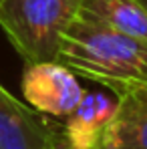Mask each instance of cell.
<instances>
[{
	"label": "cell",
	"mask_w": 147,
	"mask_h": 149,
	"mask_svg": "<svg viewBox=\"0 0 147 149\" xmlns=\"http://www.w3.org/2000/svg\"><path fill=\"white\" fill-rule=\"evenodd\" d=\"M56 61L115 95L147 85L145 42L83 14L63 32Z\"/></svg>",
	"instance_id": "6da1fadb"
},
{
	"label": "cell",
	"mask_w": 147,
	"mask_h": 149,
	"mask_svg": "<svg viewBox=\"0 0 147 149\" xmlns=\"http://www.w3.org/2000/svg\"><path fill=\"white\" fill-rule=\"evenodd\" d=\"M81 0H0V30L26 65L56 61Z\"/></svg>",
	"instance_id": "7a4b0ae2"
},
{
	"label": "cell",
	"mask_w": 147,
	"mask_h": 149,
	"mask_svg": "<svg viewBox=\"0 0 147 149\" xmlns=\"http://www.w3.org/2000/svg\"><path fill=\"white\" fill-rule=\"evenodd\" d=\"M22 95L26 103L38 113L67 119L83 99L85 89L73 71L59 61L26 65L22 74Z\"/></svg>",
	"instance_id": "3957f363"
},
{
	"label": "cell",
	"mask_w": 147,
	"mask_h": 149,
	"mask_svg": "<svg viewBox=\"0 0 147 149\" xmlns=\"http://www.w3.org/2000/svg\"><path fill=\"white\" fill-rule=\"evenodd\" d=\"M0 149H65L61 131L0 83Z\"/></svg>",
	"instance_id": "277c9868"
},
{
	"label": "cell",
	"mask_w": 147,
	"mask_h": 149,
	"mask_svg": "<svg viewBox=\"0 0 147 149\" xmlns=\"http://www.w3.org/2000/svg\"><path fill=\"white\" fill-rule=\"evenodd\" d=\"M119 97L109 91H85L61 131L65 149H97L99 139L111 121Z\"/></svg>",
	"instance_id": "5b68a950"
},
{
	"label": "cell",
	"mask_w": 147,
	"mask_h": 149,
	"mask_svg": "<svg viewBox=\"0 0 147 149\" xmlns=\"http://www.w3.org/2000/svg\"><path fill=\"white\" fill-rule=\"evenodd\" d=\"M117 97V109L97 149H147V85L131 87Z\"/></svg>",
	"instance_id": "8992f818"
},
{
	"label": "cell",
	"mask_w": 147,
	"mask_h": 149,
	"mask_svg": "<svg viewBox=\"0 0 147 149\" xmlns=\"http://www.w3.org/2000/svg\"><path fill=\"white\" fill-rule=\"evenodd\" d=\"M79 14L101 20L147 45V8L141 0H81Z\"/></svg>",
	"instance_id": "52a82bcc"
},
{
	"label": "cell",
	"mask_w": 147,
	"mask_h": 149,
	"mask_svg": "<svg viewBox=\"0 0 147 149\" xmlns=\"http://www.w3.org/2000/svg\"><path fill=\"white\" fill-rule=\"evenodd\" d=\"M141 4H143V6H145V8H147V0H141Z\"/></svg>",
	"instance_id": "ba28073f"
}]
</instances>
